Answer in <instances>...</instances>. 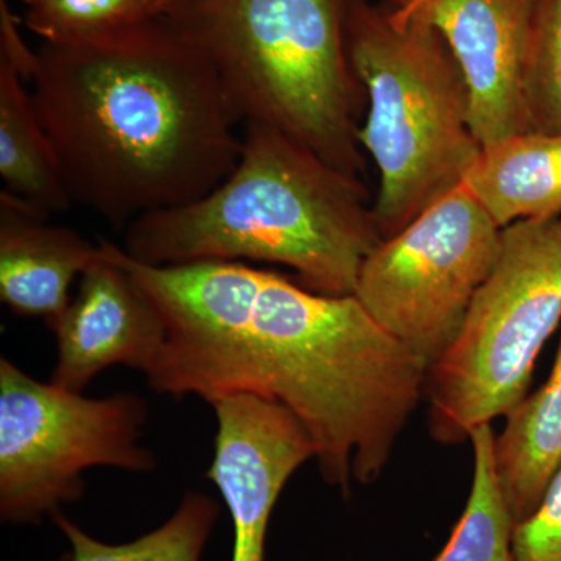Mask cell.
Here are the masks:
<instances>
[{"label":"cell","instance_id":"d6986e66","mask_svg":"<svg viewBox=\"0 0 561 561\" xmlns=\"http://www.w3.org/2000/svg\"><path fill=\"white\" fill-rule=\"evenodd\" d=\"M526 133L561 135V0H537L523 76Z\"/></svg>","mask_w":561,"mask_h":561},{"label":"cell","instance_id":"8992f818","mask_svg":"<svg viewBox=\"0 0 561 561\" xmlns=\"http://www.w3.org/2000/svg\"><path fill=\"white\" fill-rule=\"evenodd\" d=\"M561 323V216L502 228L500 253L456 341L427 371L432 438L470 440L527 398L538 354Z\"/></svg>","mask_w":561,"mask_h":561},{"label":"cell","instance_id":"5bb4252c","mask_svg":"<svg viewBox=\"0 0 561 561\" xmlns=\"http://www.w3.org/2000/svg\"><path fill=\"white\" fill-rule=\"evenodd\" d=\"M561 465V339L548 381L507 415L494 467L513 526L537 511Z\"/></svg>","mask_w":561,"mask_h":561},{"label":"cell","instance_id":"5b68a950","mask_svg":"<svg viewBox=\"0 0 561 561\" xmlns=\"http://www.w3.org/2000/svg\"><path fill=\"white\" fill-rule=\"evenodd\" d=\"M346 38L367 92L357 140L378 168L373 216L387 239L461 186L482 146L472 133L463 72L426 18L348 0Z\"/></svg>","mask_w":561,"mask_h":561},{"label":"cell","instance_id":"2e32d148","mask_svg":"<svg viewBox=\"0 0 561 561\" xmlns=\"http://www.w3.org/2000/svg\"><path fill=\"white\" fill-rule=\"evenodd\" d=\"M219 513L213 497L187 491L168 522L124 545L91 537L61 511L50 518L69 541L72 561H201Z\"/></svg>","mask_w":561,"mask_h":561},{"label":"cell","instance_id":"603a6c76","mask_svg":"<svg viewBox=\"0 0 561 561\" xmlns=\"http://www.w3.org/2000/svg\"><path fill=\"white\" fill-rule=\"evenodd\" d=\"M22 2L25 3V5H33V3L39 2V0H22Z\"/></svg>","mask_w":561,"mask_h":561},{"label":"cell","instance_id":"277c9868","mask_svg":"<svg viewBox=\"0 0 561 561\" xmlns=\"http://www.w3.org/2000/svg\"><path fill=\"white\" fill-rule=\"evenodd\" d=\"M348 0H173L165 20L208 58L239 125L273 128L359 179L362 84Z\"/></svg>","mask_w":561,"mask_h":561},{"label":"cell","instance_id":"6da1fadb","mask_svg":"<svg viewBox=\"0 0 561 561\" xmlns=\"http://www.w3.org/2000/svg\"><path fill=\"white\" fill-rule=\"evenodd\" d=\"M161 313L164 345L144 373L173 400L249 393L289 409L321 478L348 494L382 474L427 370L354 295L330 297L242 262L147 265L101 241Z\"/></svg>","mask_w":561,"mask_h":561},{"label":"cell","instance_id":"9c48e42d","mask_svg":"<svg viewBox=\"0 0 561 561\" xmlns=\"http://www.w3.org/2000/svg\"><path fill=\"white\" fill-rule=\"evenodd\" d=\"M210 405L217 435L206 478L230 511L231 561H264L273 507L295 471L316 459V445L301 421L278 402L239 393Z\"/></svg>","mask_w":561,"mask_h":561},{"label":"cell","instance_id":"3957f363","mask_svg":"<svg viewBox=\"0 0 561 561\" xmlns=\"http://www.w3.org/2000/svg\"><path fill=\"white\" fill-rule=\"evenodd\" d=\"M382 241L359 179L280 131L247 124L230 175L198 201L130 221L122 249L157 267L286 265L306 289L348 297Z\"/></svg>","mask_w":561,"mask_h":561},{"label":"cell","instance_id":"7402d4cb","mask_svg":"<svg viewBox=\"0 0 561 561\" xmlns=\"http://www.w3.org/2000/svg\"><path fill=\"white\" fill-rule=\"evenodd\" d=\"M57 561H72V557H70V552H66L65 556H61Z\"/></svg>","mask_w":561,"mask_h":561},{"label":"cell","instance_id":"52a82bcc","mask_svg":"<svg viewBox=\"0 0 561 561\" xmlns=\"http://www.w3.org/2000/svg\"><path fill=\"white\" fill-rule=\"evenodd\" d=\"M149 409L135 393L88 398L39 382L0 359V516L38 526L81 500L84 471L149 472L157 459L140 445Z\"/></svg>","mask_w":561,"mask_h":561},{"label":"cell","instance_id":"8fae6325","mask_svg":"<svg viewBox=\"0 0 561 561\" xmlns=\"http://www.w3.org/2000/svg\"><path fill=\"white\" fill-rule=\"evenodd\" d=\"M49 328L57 341L50 382L77 393L114 365L146 373L165 341L161 313L102 245L101 257L80 276L76 297Z\"/></svg>","mask_w":561,"mask_h":561},{"label":"cell","instance_id":"e0dca14e","mask_svg":"<svg viewBox=\"0 0 561 561\" xmlns=\"http://www.w3.org/2000/svg\"><path fill=\"white\" fill-rule=\"evenodd\" d=\"M494 438L491 423L471 431L474 471L470 497L451 538L434 561H516L512 548L515 526L497 481Z\"/></svg>","mask_w":561,"mask_h":561},{"label":"cell","instance_id":"4fadbf2b","mask_svg":"<svg viewBox=\"0 0 561 561\" xmlns=\"http://www.w3.org/2000/svg\"><path fill=\"white\" fill-rule=\"evenodd\" d=\"M463 184L501 228L561 216V135L519 133L483 146Z\"/></svg>","mask_w":561,"mask_h":561},{"label":"cell","instance_id":"30bf717a","mask_svg":"<svg viewBox=\"0 0 561 561\" xmlns=\"http://www.w3.org/2000/svg\"><path fill=\"white\" fill-rule=\"evenodd\" d=\"M535 7L537 0H413L402 9L426 18L448 43L482 147L526 133L523 76Z\"/></svg>","mask_w":561,"mask_h":561},{"label":"cell","instance_id":"ffe728a7","mask_svg":"<svg viewBox=\"0 0 561 561\" xmlns=\"http://www.w3.org/2000/svg\"><path fill=\"white\" fill-rule=\"evenodd\" d=\"M516 561H561V465L540 505L513 530Z\"/></svg>","mask_w":561,"mask_h":561},{"label":"cell","instance_id":"9a60e30c","mask_svg":"<svg viewBox=\"0 0 561 561\" xmlns=\"http://www.w3.org/2000/svg\"><path fill=\"white\" fill-rule=\"evenodd\" d=\"M0 176L3 191L47 216L73 206L33 102L27 72L5 51H0Z\"/></svg>","mask_w":561,"mask_h":561},{"label":"cell","instance_id":"7a4b0ae2","mask_svg":"<svg viewBox=\"0 0 561 561\" xmlns=\"http://www.w3.org/2000/svg\"><path fill=\"white\" fill-rule=\"evenodd\" d=\"M28 87L70 201L116 227L205 197L241 157L216 70L165 18L41 44Z\"/></svg>","mask_w":561,"mask_h":561},{"label":"cell","instance_id":"44dd1931","mask_svg":"<svg viewBox=\"0 0 561 561\" xmlns=\"http://www.w3.org/2000/svg\"><path fill=\"white\" fill-rule=\"evenodd\" d=\"M412 2L413 0H383V3H386V5L391 7V9L398 10L405 9V7L411 5Z\"/></svg>","mask_w":561,"mask_h":561},{"label":"cell","instance_id":"ac0fdd59","mask_svg":"<svg viewBox=\"0 0 561 561\" xmlns=\"http://www.w3.org/2000/svg\"><path fill=\"white\" fill-rule=\"evenodd\" d=\"M173 0H39L24 24L43 43H81L164 20Z\"/></svg>","mask_w":561,"mask_h":561},{"label":"cell","instance_id":"7c38bea8","mask_svg":"<svg viewBox=\"0 0 561 561\" xmlns=\"http://www.w3.org/2000/svg\"><path fill=\"white\" fill-rule=\"evenodd\" d=\"M49 219L2 190L0 300L16 316L44 319L47 327L68 308L73 279L101 257V243Z\"/></svg>","mask_w":561,"mask_h":561},{"label":"cell","instance_id":"ba28073f","mask_svg":"<svg viewBox=\"0 0 561 561\" xmlns=\"http://www.w3.org/2000/svg\"><path fill=\"white\" fill-rule=\"evenodd\" d=\"M501 231L461 184L376 247L354 297L430 371L456 341L493 271Z\"/></svg>","mask_w":561,"mask_h":561}]
</instances>
